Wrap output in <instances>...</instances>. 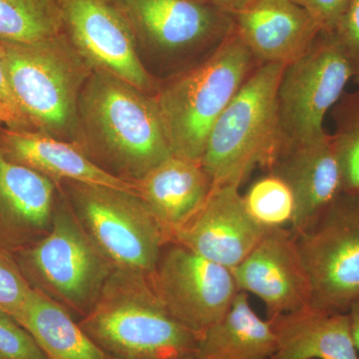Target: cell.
<instances>
[{
    "label": "cell",
    "instance_id": "cell-32",
    "mask_svg": "<svg viewBox=\"0 0 359 359\" xmlns=\"http://www.w3.org/2000/svg\"><path fill=\"white\" fill-rule=\"evenodd\" d=\"M348 314L349 318H351L354 344L359 353V299L353 302V306L349 308Z\"/></svg>",
    "mask_w": 359,
    "mask_h": 359
},
{
    "label": "cell",
    "instance_id": "cell-28",
    "mask_svg": "<svg viewBox=\"0 0 359 359\" xmlns=\"http://www.w3.org/2000/svg\"><path fill=\"white\" fill-rule=\"evenodd\" d=\"M332 32L353 71V80L359 86V0H348L346 11Z\"/></svg>",
    "mask_w": 359,
    "mask_h": 359
},
{
    "label": "cell",
    "instance_id": "cell-18",
    "mask_svg": "<svg viewBox=\"0 0 359 359\" xmlns=\"http://www.w3.org/2000/svg\"><path fill=\"white\" fill-rule=\"evenodd\" d=\"M0 151L9 160L30 168L57 184L78 182L136 193L133 183L105 171L79 146L49 135L0 127Z\"/></svg>",
    "mask_w": 359,
    "mask_h": 359
},
{
    "label": "cell",
    "instance_id": "cell-16",
    "mask_svg": "<svg viewBox=\"0 0 359 359\" xmlns=\"http://www.w3.org/2000/svg\"><path fill=\"white\" fill-rule=\"evenodd\" d=\"M59 184L0 151V248L15 252L48 233Z\"/></svg>",
    "mask_w": 359,
    "mask_h": 359
},
{
    "label": "cell",
    "instance_id": "cell-19",
    "mask_svg": "<svg viewBox=\"0 0 359 359\" xmlns=\"http://www.w3.org/2000/svg\"><path fill=\"white\" fill-rule=\"evenodd\" d=\"M134 186L170 242L172 236L199 212L214 188L200 161L177 156L163 161Z\"/></svg>",
    "mask_w": 359,
    "mask_h": 359
},
{
    "label": "cell",
    "instance_id": "cell-5",
    "mask_svg": "<svg viewBox=\"0 0 359 359\" xmlns=\"http://www.w3.org/2000/svg\"><path fill=\"white\" fill-rule=\"evenodd\" d=\"M285 66L257 65L215 123L201 159L212 186L241 187L269 166L280 141L276 93Z\"/></svg>",
    "mask_w": 359,
    "mask_h": 359
},
{
    "label": "cell",
    "instance_id": "cell-33",
    "mask_svg": "<svg viewBox=\"0 0 359 359\" xmlns=\"http://www.w3.org/2000/svg\"><path fill=\"white\" fill-rule=\"evenodd\" d=\"M2 126H6V118H4V116L0 112V127Z\"/></svg>",
    "mask_w": 359,
    "mask_h": 359
},
{
    "label": "cell",
    "instance_id": "cell-30",
    "mask_svg": "<svg viewBox=\"0 0 359 359\" xmlns=\"http://www.w3.org/2000/svg\"><path fill=\"white\" fill-rule=\"evenodd\" d=\"M0 112L6 118V127L11 129L32 130L14 98L1 51H0Z\"/></svg>",
    "mask_w": 359,
    "mask_h": 359
},
{
    "label": "cell",
    "instance_id": "cell-24",
    "mask_svg": "<svg viewBox=\"0 0 359 359\" xmlns=\"http://www.w3.org/2000/svg\"><path fill=\"white\" fill-rule=\"evenodd\" d=\"M332 135L341 173L342 192H359V89L344 92L332 109Z\"/></svg>",
    "mask_w": 359,
    "mask_h": 359
},
{
    "label": "cell",
    "instance_id": "cell-10",
    "mask_svg": "<svg viewBox=\"0 0 359 359\" xmlns=\"http://www.w3.org/2000/svg\"><path fill=\"white\" fill-rule=\"evenodd\" d=\"M151 285L179 323L200 335L221 320L238 292L233 271L184 245H165Z\"/></svg>",
    "mask_w": 359,
    "mask_h": 359
},
{
    "label": "cell",
    "instance_id": "cell-12",
    "mask_svg": "<svg viewBox=\"0 0 359 359\" xmlns=\"http://www.w3.org/2000/svg\"><path fill=\"white\" fill-rule=\"evenodd\" d=\"M65 32L93 71L154 95L158 87L144 66L129 26L106 0H58Z\"/></svg>",
    "mask_w": 359,
    "mask_h": 359
},
{
    "label": "cell",
    "instance_id": "cell-11",
    "mask_svg": "<svg viewBox=\"0 0 359 359\" xmlns=\"http://www.w3.org/2000/svg\"><path fill=\"white\" fill-rule=\"evenodd\" d=\"M133 33L137 44L163 55L217 48L233 30V18L197 0H106Z\"/></svg>",
    "mask_w": 359,
    "mask_h": 359
},
{
    "label": "cell",
    "instance_id": "cell-3",
    "mask_svg": "<svg viewBox=\"0 0 359 359\" xmlns=\"http://www.w3.org/2000/svg\"><path fill=\"white\" fill-rule=\"evenodd\" d=\"M259 65L235 29L198 65L154 94L174 156L200 161L215 123Z\"/></svg>",
    "mask_w": 359,
    "mask_h": 359
},
{
    "label": "cell",
    "instance_id": "cell-25",
    "mask_svg": "<svg viewBox=\"0 0 359 359\" xmlns=\"http://www.w3.org/2000/svg\"><path fill=\"white\" fill-rule=\"evenodd\" d=\"M243 198L248 211L264 230L292 228L294 198L282 179L268 173L254 182Z\"/></svg>",
    "mask_w": 359,
    "mask_h": 359
},
{
    "label": "cell",
    "instance_id": "cell-37",
    "mask_svg": "<svg viewBox=\"0 0 359 359\" xmlns=\"http://www.w3.org/2000/svg\"><path fill=\"white\" fill-rule=\"evenodd\" d=\"M269 359H273V358H269Z\"/></svg>",
    "mask_w": 359,
    "mask_h": 359
},
{
    "label": "cell",
    "instance_id": "cell-2",
    "mask_svg": "<svg viewBox=\"0 0 359 359\" xmlns=\"http://www.w3.org/2000/svg\"><path fill=\"white\" fill-rule=\"evenodd\" d=\"M79 325L110 358L197 356L199 335L167 311L146 276L114 269Z\"/></svg>",
    "mask_w": 359,
    "mask_h": 359
},
{
    "label": "cell",
    "instance_id": "cell-1",
    "mask_svg": "<svg viewBox=\"0 0 359 359\" xmlns=\"http://www.w3.org/2000/svg\"><path fill=\"white\" fill-rule=\"evenodd\" d=\"M79 147L105 171L135 183L172 157L154 96L93 71L78 101Z\"/></svg>",
    "mask_w": 359,
    "mask_h": 359
},
{
    "label": "cell",
    "instance_id": "cell-20",
    "mask_svg": "<svg viewBox=\"0 0 359 359\" xmlns=\"http://www.w3.org/2000/svg\"><path fill=\"white\" fill-rule=\"evenodd\" d=\"M269 320L273 359H359L348 313L309 306Z\"/></svg>",
    "mask_w": 359,
    "mask_h": 359
},
{
    "label": "cell",
    "instance_id": "cell-27",
    "mask_svg": "<svg viewBox=\"0 0 359 359\" xmlns=\"http://www.w3.org/2000/svg\"><path fill=\"white\" fill-rule=\"evenodd\" d=\"M0 354L6 359H48L32 334L1 309Z\"/></svg>",
    "mask_w": 359,
    "mask_h": 359
},
{
    "label": "cell",
    "instance_id": "cell-15",
    "mask_svg": "<svg viewBox=\"0 0 359 359\" xmlns=\"http://www.w3.org/2000/svg\"><path fill=\"white\" fill-rule=\"evenodd\" d=\"M290 187L295 203L290 231L309 230L342 192L341 173L332 135L304 141L280 142L266 167Z\"/></svg>",
    "mask_w": 359,
    "mask_h": 359
},
{
    "label": "cell",
    "instance_id": "cell-34",
    "mask_svg": "<svg viewBox=\"0 0 359 359\" xmlns=\"http://www.w3.org/2000/svg\"><path fill=\"white\" fill-rule=\"evenodd\" d=\"M197 1L205 2V4H210V2L208 1V0H197Z\"/></svg>",
    "mask_w": 359,
    "mask_h": 359
},
{
    "label": "cell",
    "instance_id": "cell-14",
    "mask_svg": "<svg viewBox=\"0 0 359 359\" xmlns=\"http://www.w3.org/2000/svg\"><path fill=\"white\" fill-rule=\"evenodd\" d=\"M266 231L248 211L240 187L219 186L212 188L199 212L172 236L170 243L233 269Z\"/></svg>",
    "mask_w": 359,
    "mask_h": 359
},
{
    "label": "cell",
    "instance_id": "cell-13",
    "mask_svg": "<svg viewBox=\"0 0 359 359\" xmlns=\"http://www.w3.org/2000/svg\"><path fill=\"white\" fill-rule=\"evenodd\" d=\"M233 271L238 289L259 297L268 320L313 304V292L297 238L290 229L266 230Z\"/></svg>",
    "mask_w": 359,
    "mask_h": 359
},
{
    "label": "cell",
    "instance_id": "cell-36",
    "mask_svg": "<svg viewBox=\"0 0 359 359\" xmlns=\"http://www.w3.org/2000/svg\"><path fill=\"white\" fill-rule=\"evenodd\" d=\"M0 359H6L4 358V356L1 355V354H0Z\"/></svg>",
    "mask_w": 359,
    "mask_h": 359
},
{
    "label": "cell",
    "instance_id": "cell-31",
    "mask_svg": "<svg viewBox=\"0 0 359 359\" xmlns=\"http://www.w3.org/2000/svg\"><path fill=\"white\" fill-rule=\"evenodd\" d=\"M208 1L219 11L233 16L242 11L252 0H208Z\"/></svg>",
    "mask_w": 359,
    "mask_h": 359
},
{
    "label": "cell",
    "instance_id": "cell-21",
    "mask_svg": "<svg viewBox=\"0 0 359 359\" xmlns=\"http://www.w3.org/2000/svg\"><path fill=\"white\" fill-rule=\"evenodd\" d=\"M276 351L269 320L252 308L249 294L238 290L230 308L199 337V359H269Z\"/></svg>",
    "mask_w": 359,
    "mask_h": 359
},
{
    "label": "cell",
    "instance_id": "cell-6",
    "mask_svg": "<svg viewBox=\"0 0 359 359\" xmlns=\"http://www.w3.org/2000/svg\"><path fill=\"white\" fill-rule=\"evenodd\" d=\"M13 255L33 289L81 318L115 269L78 221L60 185L50 231Z\"/></svg>",
    "mask_w": 359,
    "mask_h": 359
},
{
    "label": "cell",
    "instance_id": "cell-23",
    "mask_svg": "<svg viewBox=\"0 0 359 359\" xmlns=\"http://www.w3.org/2000/svg\"><path fill=\"white\" fill-rule=\"evenodd\" d=\"M63 32L58 0H0V42L34 43Z\"/></svg>",
    "mask_w": 359,
    "mask_h": 359
},
{
    "label": "cell",
    "instance_id": "cell-4",
    "mask_svg": "<svg viewBox=\"0 0 359 359\" xmlns=\"http://www.w3.org/2000/svg\"><path fill=\"white\" fill-rule=\"evenodd\" d=\"M14 98L33 131L79 146L78 101L93 72L65 32L34 42H0Z\"/></svg>",
    "mask_w": 359,
    "mask_h": 359
},
{
    "label": "cell",
    "instance_id": "cell-17",
    "mask_svg": "<svg viewBox=\"0 0 359 359\" xmlns=\"http://www.w3.org/2000/svg\"><path fill=\"white\" fill-rule=\"evenodd\" d=\"M233 18V29L259 65H289L323 28L292 0H252Z\"/></svg>",
    "mask_w": 359,
    "mask_h": 359
},
{
    "label": "cell",
    "instance_id": "cell-35",
    "mask_svg": "<svg viewBox=\"0 0 359 359\" xmlns=\"http://www.w3.org/2000/svg\"><path fill=\"white\" fill-rule=\"evenodd\" d=\"M110 359H114V358H110ZM184 359H199V358H198L197 356H193V358H184Z\"/></svg>",
    "mask_w": 359,
    "mask_h": 359
},
{
    "label": "cell",
    "instance_id": "cell-8",
    "mask_svg": "<svg viewBox=\"0 0 359 359\" xmlns=\"http://www.w3.org/2000/svg\"><path fill=\"white\" fill-rule=\"evenodd\" d=\"M351 80L353 71L334 33L321 30L309 48L283 68L276 93L278 143L327 133L325 115Z\"/></svg>",
    "mask_w": 359,
    "mask_h": 359
},
{
    "label": "cell",
    "instance_id": "cell-7",
    "mask_svg": "<svg viewBox=\"0 0 359 359\" xmlns=\"http://www.w3.org/2000/svg\"><path fill=\"white\" fill-rule=\"evenodd\" d=\"M73 212L115 269L151 278L170 241L136 193L65 181L59 184Z\"/></svg>",
    "mask_w": 359,
    "mask_h": 359
},
{
    "label": "cell",
    "instance_id": "cell-9",
    "mask_svg": "<svg viewBox=\"0 0 359 359\" xmlns=\"http://www.w3.org/2000/svg\"><path fill=\"white\" fill-rule=\"evenodd\" d=\"M313 304L348 313L359 299V192H341L313 226L297 236Z\"/></svg>",
    "mask_w": 359,
    "mask_h": 359
},
{
    "label": "cell",
    "instance_id": "cell-29",
    "mask_svg": "<svg viewBox=\"0 0 359 359\" xmlns=\"http://www.w3.org/2000/svg\"><path fill=\"white\" fill-rule=\"evenodd\" d=\"M320 23L323 30L332 32L346 11L348 0H292Z\"/></svg>",
    "mask_w": 359,
    "mask_h": 359
},
{
    "label": "cell",
    "instance_id": "cell-26",
    "mask_svg": "<svg viewBox=\"0 0 359 359\" xmlns=\"http://www.w3.org/2000/svg\"><path fill=\"white\" fill-rule=\"evenodd\" d=\"M32 285L23 276L13 252L0 248V309L15 316L25 304Z\"/></svg>",
    "mask_w": 359,
    "mask_h": 359
},
{
    "label": "cell",
    "instance_id": "cell-22",
    "mask_svg": "<svg viewBox=\"0 0 359 359\" xmlns=\"http://www.w3.org/2000/svg\"><path fill=\"white\" fill-rule=\"evenodd\" d=\"M48 359H110L59 302L36 289L13 316Z\"/></svg>",
    "mask_w": 359,
    "mask_h": 359
}]
</instances>
